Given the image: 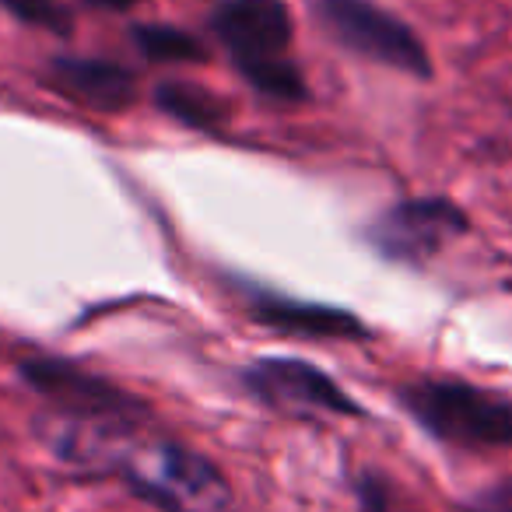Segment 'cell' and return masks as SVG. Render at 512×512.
I'll return each mask as SVG.
<instances>
[{
    "mask_svg": "<svg viewBox=\"0 0 512 512\" xmlns=\"http://www.w3.org/2000/svg\"><path fill=\"white\" fill-rule=\"evenodd\" d=\"M207 25L253 92L281 106L309 99V85L292 57L295 25L285 0H218Z\"/></svg>",
    "mask_w": 512,
    "mask_h": 512,
    "instance_id": "obj_1",
    "label": "cell"
},
{
    "mask_svg": "<svg viewBox=\"0 0 512 512\" xmlns=\"http://www.w3.org/2000/svg\"><path fill=\"white\" fill-rule=\"evenodd\" d=\"M109 474L123 477L137 498L162 512H232L235 495L214 460L172 439H141L130 432Z\"/></svg>",
    "mask_w": 512,
    "mask_h": 512,
    "instance_id": "obj_2",
    "label": "cell"
},
{
    "mask_svg": "<svg viewBox=\"0 0 512 512\" xmlns=\"http://www.w3.org/2000/svg\"><path fill=\"white\" fill-rule=\"evenodd\" d=\"M404 411L432 439L463 449L512 446V400L463 379H414L400 386Z\"/></svg>",
    "mask_w": 512,
    "mask_h": 512,
    "instance_id": "obj_3",
    "label": "cell"
},
{
    "mask_svg": "<svg viewBox=\"0 0 512 512\" xmlns=\"http://www.w3.org/2000/svg\"><path fill=\"white\" fill-rule=\"evenodd\" d=\"M309 11L341 50L390 71L411 74L418 81H428L435 74L418 32L372 0H309Z\"/></svg>",
    "mask_w": 512,
    "mask_h": 512,
    "instance_id": "obj_4",
    "label": "cell"
},
{
    "mask_svg": "<svg viewBox=\"0 0 512 512\" xmlns=\"http://www.w3.org/2000/svg\"><path fill=\"white\" fill-rule=\"evenodd\" d=\"M18 376L46 397L60 414H74V418H109V421H130L148 414L144 400L127 393L123 386L109 383L99 372H88L81 365L67 362V358H29L18 365Z\"/></svg>",
    "mask_w": 512,
    "mask_h": 512,
    "instance_id": "obj_5",
    "label": "cell"
},
{
    "mask_svg": "<svg viewBox=\"0 0 512 512\" xmlns=\"http://www.w3.org/2000/svg\"><path fill=\"white\" fill-rule=\"evenodd\" d=\"M467 232V214L449 197H411L369 225V242L397 264H421Z\"/></svg>",
    "mask_w": 512,
    "mask_h": 512,
    "instance_id": "obj_6",
    "label": "cell"
},
{
    "mask_svg": "<svg viewBox=\"0 0 512 512\" xmlns=\"http://www.w3.org/2000/svg\"><path fill=\"white\" fill-rule=\"evenodd\" d=\"M242 386L260 404L285 414H341V418L362 414V407L327 372L302 358H256L242 369Z\"/></svg>",
    "mask_w": 512,
    "mask_h": 512,
    "instance_id": "obj_7",
    "label": "cell"
},
{
    "mask_svg": "<svg viewBox=\"0 0 512 512\" xmlns=\"http://www.w3.org/2000/svg\"><path fill=\"white\" fill-rule=\"evenodd\" d=\"M249 316L271 330L292 337H316V341H369V327L355 313L337 306H320V302H299L285 295L249 288Z\"/></svg>",
    "mask_w": 512,
    "mask_h": 512,
    "instance_id": "obj_8",
    "label": "cell"
},
{
    "mask_svg": "<svg viewBox=\"0 0 512 512\" xmlns=\"http://www.w3.org/2000/svg\"><path fill=\"white\" fill-rule=\"evenodd\" d=\"M46 85L99 113H123L137 99V81L123 64L99 57H57L46 67Z\"/></svg>",
    "mask_w": 512,
    "mask_h": 512,
    "instance_id": "obj_9",
    "label": "cell"
},
{
    "mask_svg": "<svg viewBox=\"0 0 512 512\" xmlns=\"http://www.w3.org/2000/svg\"><path fill=\"white\" fill-rule=\"evenodd\" d=\"M155 106L162 109L169 120L183 123L190 130H207V134H218L228 123V106L214 92L190 81H162L155 88Z\"/></svg>",
    "mask_w": 512,
    "mask_h": 512,
    "instance_id": "obj_10",
    "label": "cell"
},
{
    "mask_svg": "<svg viewBox=\"0 0 512 512\" xmlns=\"http://www.w3.org/2000/svg\"><path fill=\"white\" fill-rule=\"evenodd\" d=\"M130 39H134L137 53H144L155 64H207L211 57L197 36L176 29V25H134Z\"/></svg>",
    "mask_w": 512,
    "mask_h": 512,
    "instance_id": "obj_11",
    "label": "cell"
},
{
    "mask_svg": "<svg viewBox=\"0 0 512 512\" xmlns=\"http://www.w3.org/2000/svg\"><path fill=\"white\" fill-rule=\"evenodd\" d=\"M0 8L8 11L11 18L25 25H36L53 36H71L74 32V15L60 4V0H0Z\"/></svg>",
    "mask_w": 512,
    "mask_h": 512,
    "instance_id": "obj_12",
    "label": "cell"
},
{
    "mask_svg": "<svg viewBox=\"0 0 512 512\" xmlns=\"http://www.w3.org/2000/svg\"><path fill=\"white\" fill-rule=\"evenodd\" d=\"M460 512H512V477L491 484V488H481L474 498L460 505Z\"/></svg>",
    "mask_w": 512,
    "mask_h": 512,
    "instance_id": "obj_13",
    "label": "cell"
},
{
    "mask_svg": "<svg viewBox=\"0 0 512 512\" xmlns=\"http://www.w3.org/2000/svg\"><path fill=\"white\" fill-rule=\"evenodd\" d=\"M355 495L362 512H390V488L376 474H365L355 481Z\"/></svg>",
    "mask_w": 512,
    "mask_h": 512,
    "instance_id": "obj_14",
    "label": "cell"
},
{
    "mask_svg": "<svg viewBox=\"0 0 512 512\" xmlns=\"http://www.w3.org/2000/svg\"><path fill=\"white\" fill-rule=\"evenodd\" d=\"M88 4H95V8H106V11H130V8H137L141 0H88Z\"/></svg>",
    "mask_w": 512,
    "mask_h": 512,
    "instance_id": "obj_15",
    "label": "cell"
}]
</instances>
